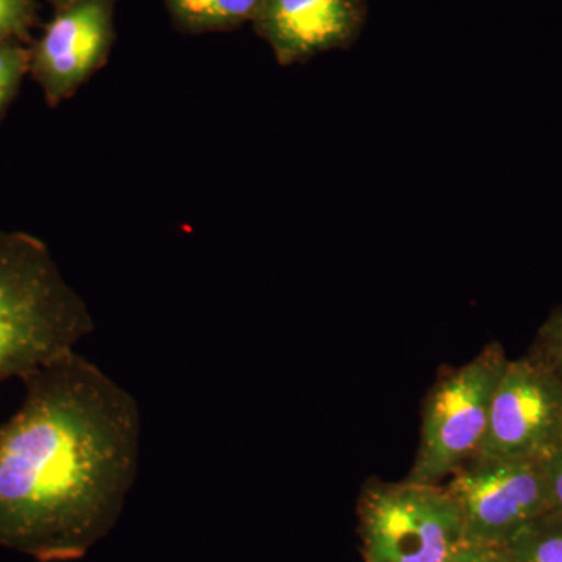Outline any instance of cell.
Segmentation results:
<instances>
[{"label": "cell", "instance_id": "cell-1", "mask_svg": "<svg viewBox=\"0 0 562 562\" xmlns=\"http://www.w3.org/2000/svg\"><path fill=\"white\" fill-rule=\"evenodd\" d=\"M21 382L20 409L0 424V547L80 560L113 530L138 476V402L76 350Z\"/></svg>", "mask_w": 562, "mask_h": 562}, {"label": "cell", "instance_id": "cell-2", "mask_svg": "<svg viewBox=\"0 0 562 562\" xmlns=\"http://www.w3.org/2000/svg\"><path fill=\"white\" fill-rule=\"evenodd\" d=\"M92 330L87 303L49 247L29 233L0 231V384L76 350Z\"/></svg>", "mask_w": 562, "mask_h": 562}, {"label": "cell", "instance_id": "cell-3", "mask_svg": "<svg viewBox=\"0 0 562 562\" xmlns=\"http://www.w3.org/2000/svg\"><path fill=\"white\" fill-rule=\"evenodd\" d=\"M357 513L366 562H447L465 543L460 506L438 483L371 480Z\"/></svg>", "mask_w": 562, "mask_h": 562}, {"label": "cell", "instance_id": "cell-4", "mask_svg": "<svg viewBox=\"0 0 562 562\" xmlns=\"http://www.w3.org/2000/svg\"><path fill=\"white\" fill-rule=\"evenodd\" d=\"M506 362L501 344L492 342L432 386L424 406L419 450L409 480L441 482L475 457L486 435L492 398Z\"/></svg>", "mask_w": 562, "mask_h": 562}, {"label": "cell", "instance_id": "cell-5", "mask_svg": "<svg viewBox=\"0 0 562 562\" xmlns=\"http://www.w3.org/2000/svg\"><path fill=\"white\" fill-rule=\"evenodd\" d=\"M562 441V376L541 355L508 360L476 460H541ZM472 458V460H473Z\"/></svg>", "mask_w": 562, "mask_h": 562}, {"label": "cell", "instance_id": "cell-6", "mask_svg": "<svg viewBox=\"0 0 562 562\" xmlns=\"http://www.w3.org/2000/svg\"><path fill=\"white\" fill-rule=\"evenodd\" d=\"M460 506L469 543L505 546L524 525L550 512L541 460H473L447 486Z\"/></svg>", "mask_w": 562, "mask_h": 562}, {"label": "cell", "instance_id": "cell-7", "mask_svg": "<svg viewBox=\"0 0 562 562\" xmlns=\"http://www.w3.org/2000/svg\"><path fill=\"white\" fill-rule=\"evenodd\" d=\"M116 0H72L58 7L32 50L31 72L50 106L102 68L114 43Z\"/></svg>", "mask_w": 562, "mask_h": 562}, {"label": "cell", "instance_id": "cell-8", "mask_svg": "<svg viewBox=\"0 0 562 562\" xmlns=\"http://www.w3.org/2000/svg\"><path fill=\"white\" fill-rule=\"evenodd\" d=\"M366 0H262L255 31L283 66L346 49L360 36Z\"/></svg>", "mask_w": 562, "mask_h": 562}, {"label": "cell", "instance_id": "cell-9", "mask_svg": "<svg viewBox=\"0 0 562 562\" xmlns=\"http://www.w3.org/2000/svg\"><path fill=\"white\" fill-rule=\"evenodd\" d=\"M172 22L190 35L228 32L254 24L262 0H165Z\"/></svg>", "mask_w": 562, "mask_h": 562}, {"label": "cell", "instance_id": "cell-10", "mask_svg": "<svg viewBox=\"0 0 562 562\" xmlns=\"http://www.w3.org/2000/svg\"><path fill=\"white\" fill-rule=\"evenodd\" d=\"M512 562H562V516L547 512L514 532L505 543Z\"/></svg>", "mask_w": 562, "mask_h": 562}, {"label": "cell", "instance_id": "cell-11", "mask_svg": "<svg viewBox=\"0 0 562 562\" xmlns=\"http://www.w3.org/2000/svg\"><path fill=\"white\" fill-rule=\"evenodd\" d=\"M32 50L20 40L0 41V114L13 101L25 74L31 72Z\"/></svg>", "mask_w": 562, "mask_h": 562}, {"label": "cell", "instance_id": "cell-12", "mask_svg": "<svg viewBox=\"0 0 562 562\" xmlns=\"http://www.w3.org/2000/svg\"><path fill=\"white\" fill-rule=\"evenodd\" d=\"M35 18L33 0H0V41L27 40Z\"/></svg>", "mask_w": 562, "mask_h": 562}, {"label": "cell", "instance_id": "cell-13", "mask_svg": "<svg viewBox=\"0 0 562 562\" xmlns=\"http://www.w3.org/2000/svg\"><path fill=\"white\" fill-rule=\"evenodd\" d=\"M538 353L562 376V308L554 310L539 330Z\"/></svg>", "mask_w": 562, "mask_h": 562}, {"label": "cell", "instance_id": "cell-14", "mask_svg": "<svg viewBox=\"0 0 562 562\" xmlns=\"http://www.w3.org/2000/svg\"><path fill=\"white\" fill-rule=\"evenodd\" d=\"M547 491H549L550 512L562 516V441L541 458Z\"/></svg>", "mask_w": 562, "mask_h": 562}, {"label": "cell", "instance_id": "cell-15", "mask_svg": "<svg viewBox=\"0 0 562 562\" xmlns=\"http://www.w3.org/2000/svg\"><path fill=\"white\" fill-rule=\"evenodd\" d=\"M447 562H512L503 546L462 543Z\"/></svg>", "mask_w": 562, "mask_h": 562}, {"label": "cell", "instance_id": "cell-16", "mask_svg": "<svg viewBox=\"0 0 562 562\" xmlns=\"http://www.w3.org/2000/svg\"><path fill=\"white\" fill-rule=\"evenodd\" d=\"M52 3H54L55 9H58V7L66 5V3L72 2V0H50Z\"/></svg>", "mask_w": 562, "mask_h": 562}]
</instances>
